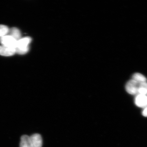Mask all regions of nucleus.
I'll return each mask as SVG.
<instances>
[{"mask_svg":"<svg viewBox=\"0 0 147 147\" xmlns=\"http://www.w3.org/2000/svg\"><path fill=\"white\" fill-rule=\"evenodd\" d=\"M32 41V39L29 37L21 38L17 41L16 53L20 55L26 54L29 50V45Z\"/></svg>","mask_w":147,"mask_h":147,"instance_id":"nucleus-1","label":"nucleus"},{"mask_svg":"<svg viewBox=\"0 0 147 147\" xmlns=\"http://www.w3.org/2000/svg\"><path fill=\"white\" fill-rule=\"evenodd\" d=\"M0 42L5 47L16 48L17 41L9 35H6L0 38Z\"/></svg>","mask_w":147,"mask_h":147,"instance_id":"nucleus-2","label":"nucleus"},{"mask_svg":"<svg viewBox=\"0 0 147 147\" xmlns=\"http://www.w3.org/2000/svg\"><path fill=\"white\" fill-rule=\"evenodd\" d=\"M139 83L133 80H130L127 83L125 86L126 91L129 94L137 95Z\"/></svg>","mask_w":147,"mask_h":147,"instance_id":"nucleus-3","label":"nucleus"},{"mask_svg":"<svg viewBox=\"0 0 147 147\" xmlns=\"http://www.w3.org/2000/svg\"><path fill=\"white\" fill-rule=\"evenodd\" d=\"M32 147H42L43 141L41 135L38 134H33L30 137Z\"/></svg>","mask_w":147,"mask_h":147,"instance_id":"nucleus-4","label":"nucleus"},{"mask_svg":"<svg viewBox=\"0 0 147 147\" xmlns=\"http://www.w3.org/2000/svg\"><path fill=\"white\" fill-rule=\"evenodd\" d=\"M135 104L139 107L145 108L147 106V95L138 94L136 97Z\"/></svg>","mask_w":147,"mask_h":147,"instance_id":"nucleus-5","label":"nucleus"},{"mask_svg":"<svg viewBox=\"0 0 147 147\" xmlns=\"http://www.w3.org/2000/svg\"><path fill=\"white\" fill-rule=\"evenodd\" d=\"M16 53V49L14 48L5 46H0V55L4 56H11Z\"/></svg>","mask_w":147,"mask_h":147,"instance_id":"nucleus-6","label":"nucleus"},{"mask_svg":"<svg viewBox=\"0 0 147 147\" xmlns=\"http://www.w3.org/2000/svg\"><path fill=\"white\" fill-rule=\"evenodd\" d=\"M8 35L12 36V37L18 41L21 38V34L20 30L16 27L12 28L9 29Z\"/></svg>","mask_w":147,"mask_h":147,"instance_id":"nucleus-7","label":"nucleus"},{"mask_svg":"<svg viewBox=\"0 0 147 147\" xmlns=\"http://www.w3.org/2000/svg\"><path fill=\"white\" fill-rule=\"evenodd\" d=\"M20 147H32L30 137L26 135L22 136L20 143Z\"/></svg>","mask_w":147,"mask_h":147,"instance_id":"nucleus-8","label":"nucleus"},{"mask_svg":"<svg viewBox=\"0 0 147 147\" xmlns=\"http://www.w3.org/2000/svg\"><path fill=\"white\" fill-rule=\"evenodd\" d=\"M132 79L139 84L147 82V79L146 77L140 73L134 74L132 76Z\"/></svg>","mask_w":147,"mask_h":147,"instance_id":"nucleus-9","label":"nucleus"},{"mask_svg":"<svg viewBox=\"0 0 147 147\" xmlns=\"http://www.w3.org/2000/svg\"><path fill=\"white\" fill-rule=\"evenodd\" d=\"M138 92V95H147V82L139 83Z\"/></svg>","mask_w":147,"mask_h":147,"instance_id":"nucleus-10","label":"nucleus"},{"mask_svg":"<svg viewBox=\"0 0 147 147\" xmlns=\"http://www.w3.org/2000/svg\"><path fill=\"white\" fill-rule=\"evenodd\" d=\"M9 29L8 27L3 25H0V38L7 35L8 34Z\"/></svg>","mask_w":147,"mask_h":147,"instance_id":"nucleus-11","label":"nucleus"},{"mask_svg":"<svg viewBox=\"0 0 147 147\" xmlns=\"http://www.w3.org/2000/svg\"><path fill=\"white\" fill-rule=\"evenodd\" d=\"M142 114L143 116L147 117V106L144 108L142 112Z\"/></svg>","mask_w":147,"mask_h":147,"instance_id":"nucleus-12","label":"nucleus"}]
</instances>
